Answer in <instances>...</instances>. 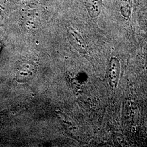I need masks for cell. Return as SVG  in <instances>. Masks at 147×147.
<instances>
[{"mask_svg":"<svg viewBox=\"0 0 147 147\" xmlns=\"http://www.w3.org/2000/svg\"><path fill=\"white\" fill-rule=\"evenodd\" d=\"M123 117L125 123L134 126L139 122L140 113L135 102L128 99L124 101L123 106Z\"/></svg>","mask_w":147,"mask_h":147,"instance_id":"6da1fadb","label":"cell"},{"mask_svg":"<svg viewBox=\"0 0 147 147\" xmlns=\"http://www.w3.org/2000/svg\"><path fill=\"white\" fill-rule=\"evenodd\" d=\"M121 63L118 58L111 57L109 64L108 81L111 88L115 91L119 82L121 75Z\"/></svg>","mask_w":147,"mask_h":147,"instance_id":"7a4b0ae2","label":"cell"},{"mask_svg":"<svg viewBox=\"0 0 147 147\" xmlns=\"http://www.w3.org/2000/svg\"><path fill=\"white\" fill-rule=\"evenodd\" d=\"M85 5L89 16L96 18L101 13L102 0H86Z\"/></svg>","mask_w":147,"mask_h":147,"instance_id":"3957f363","label":"cell"},{"mask_svg":"<svg viewBox=\"0 0 147 147\" xmlns=\"http://www.w3.org/2000/svg\"><path fill=\"white\" fill-rule=\"evenodd\" d=\"M121 16L125 19H129L132 11V0H117Z\"/></svg>","mask_w":147,"mask_h":147,"instance_id":"277c9868","label":"cell"},{"mask_svg":"<svg viewBox=\"0 0 147 147\" xmlns=\"http://www.w3.org/2000/svg\"><path fill=\"white\" fill-rule=\"evenodd\" d=\"M34 71V70L33 67L30 66L29 65H27L26 66L24 67L19 71L18 77L20 80H23V81H25L26 80H27L32 76Z\"/></svg>","mask_w":147,"mask_h":147,"instance_id":"5b68a950","label":"cell"},{"mask_svg":"<svg viewBox=\"0 0 147 147\" xmlns=\"http://www.w3.org/2000/svg\"><path fill=\"white\" fill-rule=\"evenodd\" d=\"M144 68H145V70H146V73L147 74V55L146 57V60H145V64H144Z\"/></svg>","mask_w":147,"mask_h":147,"instance_id":"8992f818","label":"cell"}]
</instances>
